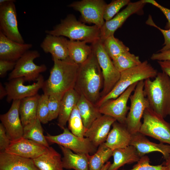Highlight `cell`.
Instances as JSON below:
<instances>
[{
    "label": "cell",
    "instance_id": "6da1fadb",
    "mask_svg": "<svg viewBox=\"0 0 170 170\" xmlns=\"http://www.w3.org/2000/svg\"><path fill=\"white\" fill-rule=\"evenodd\" d=\"M52 58L54 65L42 88L43 94L63 98L66 92L74 88L79 65L69 57L62 60Z\"/></svg>",
    "mask_w": 170,
    "mask_h": 170
},
{
    "label": "cell",
    "instance_id": "7a4b0ae2",
    "mask_svg": "<svg viewBox=\"0 0 170 170\" xmlns=\"http://www.w3.org/2000/svg\"><path fill=\"white\" fill-rule=\"evenodd\" d=\"M103 86L102 71L92 50L88 59L79 65L74 89L95 104L100 98Z\"/></svg>",
    "mask_w": 170,
    "mask_h": 170
},
{
    "label": "cell",
    "instance_id": "3957f363",
    "mask_svg": "<svg viewBox=\"0 0 170 170\" xmlns=\"http://www.w3.org/2000/svg\"><path fill=\"white\" fill-rule=\"evenodd\" d=\"M144 91L150 107L165 118L170 116V78L164 72H158L152 80L144 81Z\"/></svg>",
    "mask_w": 170,
    "mask_h": 170
},
{
    "label": "cell",
    "instance_id": "277c9868",
    "mask_svg": "<svg viewBox=\"0 0 170 170\" xmlns=\"http://www.w3.org/2000/svg\"><path fill=\"white\" fill-rule=\"evenodd\" d=\"M46 34L66 37L69 40L85 41L92 43L100 38V28L94 25L87 26L78 21L74 15L69 14Z\"/></svg>",
    "mask_w": 170,
    "mask_h": 170
},
{
    "label": "cell",
    "instance_id": "5b68a950",
    "mask_svg": "<svg viewBox=\"0 0 170 170\" xmlns=\"http://www.w3.org/2000/svg\"><path fill=\"white\" fill-rule=\"evenodd\" d=\"M157 71L147 60L120 72L119 79L112 90L100 98L95 104L99 108L107 101L115 99L133 84L149 78H155Z\"/></svg>",
    "mask_w": 170,
    "mask_h": 170
},
{
    "label": "cell",
    "instance_id": "8992f818",
    "mask_svg": "<svg viewBox=\"0 0 170 170\" xmlns=\"http://www.w3.org/2000/svg\"><path fill=\"white\" fill-rule=\"evenodd\" d=\"M91 44L92 50L101 69L103 78V86L100 93V99L107 94L113 89L119 79L120 73L117 70L112 59L106 52L100 38Z\"/></svg>",
    "mask_w": 170,
    "mask_h": 170
},
{
    "label": "cell",
    "instance_id": "52a82bcc",
    "mask_svg": "<svg viewBox=\"0 0 170 170\" xmlns=\"http://www.w3.org/2000/svg\"><path fill=\"white\" fill-rule=\"evenodd\" d=\"M144 80L139 81L129 98L130 106L125 125L132 134L139 132L142 123L141 121L144 111L150 107L144 91Z\"/></svg>",
    "mask_w": 170,
    "mask_h": 170
},
{
    "label": "cell",
    "instance_id": "ba28073f",
    "mask_svg": "<svg viewBox=\"0 0 170 170\" xmlns=\"http://www.w3.org/2000/svg\"><path fill=\"white\" fill-rule=\"evenodd\" d=\"M139 132L170 145V123L150 107L145 109Z\"/></svg>",
    "mask_w": 170,
    "mask_h": 170
},
{
    "label": "cell",
    "instance_id": "9c48e42d",
    "mask_svg": "<svg viewBox=\"0 0 170 170\" xmlns=\"http://www.w3.org/2000/svg\"><path fill=\"white\" fill-rule=\"evenodd\" d=\"M40 56L37 50H28L24 54L16 61L14 69L11 72L8 79L23 77L25 81H36L42 72L47 70L44 64L37 65L34 60Z\"/></svg>",
    "mask_w": 170,
    "mask_h": 170
},
{
    "label": "cell",
    "instance_id": "30bf717a",
    "mask_svg": "<svg viewBox=\"0 0 170 170\" xmlns=\"http://www.w3.org/2000/svg\"><path fill=\"white\" fill-rule=\"evenodd\" d=\"M15 2L14 0L0 1V32L11 40L24 43L18 27Z\"/></svg>",
    "mask_w": 170,
    "mask_h": 170
},
{
    "label": "cell",
    "instance_id": "8fae6325",
    "mask_svg": "<svg viewBox=\"0 0 170 170\" xmlns=\"http://www.w3.org/2000/svg\"><path fill=\"white\" fill-rule=\"evenodd\" d=\"M63 130V132L58 135L47 133L45 136L47 141L68 148L76 153L93 154L97 150L98 147L88 138L77 136L66 128Z\"/></svg>",
    "mask_w": 170,
    "mask_h": 170
},
{
    "label": "cell",
    "instance_id": "7c38bea8",
    "mask_svg": "<svg viewBox=\"0 0 170 170\" xmlns=\"http://www.w3.org/2000/svg\"><path fill=\"white\" fill-rule=\"evenodd\" d=\"M107 4L103 0H82L74 2L68 6L80 13L83 22L100 28L105 21L103 15Z\"/></svg>",
    "mask_w": 170,
    "mask_h": 170
},
{
    "label": "cell",
    "instance_id": "4fadbf2b",
    "mask_svg": "<svg viewBox=\"0 0 170 170\" xmlns=\"http://www.w3.org/2000/svg\"><path fill=\"white\" fill-rule=\"evenodd\" d=\"M138 82L131 85L116 99L109 100L103 103L99 108L100 113L112 117L118 122L125 124L129 110L127 103Z\"/></svg>",
    "mask_w": 170,
    "mask_h": 170
},
{
    "label": "cell",
    "instance_id": "5bb4252c",
    "mask_svg": "<svg viewBox=\"0 0 170 170\" xmlns=\"http://www.w3.org/2000/svg\"><path fill=\"white\" fill-rule=\"evenodd\" d=\"M146 4L143 0L130 2L122 10L118 13L110 20L105 21L100 28V39L102 41L113 35L127 19L133 14H144L143 8Z\"/></svg>",
    "mask_w": 170,
    "mask_h": 170
},
{
    "label": "cell",
    "instance_id": "9a60e30c",
    "mask_svg": "<svg viewBox=\"0 0 170 170\" xmlns=\"http://www.w3.org/2000/svg\"><path fill=\"white\" fill-rule=\"evenodd\" d=\"M36 82L28 85L24 84L25 80L23 77H19L9 80L5 83L7 95V101L10 103L12 100L21 99L32 96L37 94L42 88L44 82L43 76L41 74Z\"/></svg>",
    "mask_w": 170,
    "mask_h": 170
},
{
    "label": "cell",
    "instance_id": "2e32d148",
    "mask_svg": "<svg viewBox=\"0 0 170 170\" xmlns=\"http://www.w3.org/2000/svg\"><path fill=\"white\" fill-rule=\"evenodd\" d=\"M20 100H13L8 111L0 116L1 123L11 140L21 138L23 135V127L21 122L19 113Z\"/></svg>",
    "mask_w": 170,
    "mask_h": 170
},
{
    "label": "cell",
    "instance_id": "e0dca14e",
    "mask_svg": "<svg viewBox=\"0 0 170 170\" xmlns=\"http://www.w3.org/2000/svg\"><path fill=\"white\" fill-rule=\"evenodd\" d=\"M48 148L35 141L22 137L11 140L10 145L5 151L33 159L45 153Z\"/></svg>",
    "mask_w": 170,
    "mask_h": 170
},
{
    "label": "cell",
    "instance_id": "ac0fdd59",
    "mask_svg": "<svg viewBox=\"0 0 170 170\" xmlns=\"http://www.w3.org/2000/svg\"><path fill=\"white\" fill-rule=\"evenodd\" d=\"M116 121L112 117L102 115L87 129L84 137L88 138L95 146L98 147L105 142L111 127Z\"/></svg>",
    "mask_w": 170,
    "mask_h": 170
},
{
    "label": "cell",
    "instance_id": "d6986e66",
    "mask_svg": "<svg viewBox=\"0 0 170 170\" xmlns=\"http://www.w3.org/2000/svg\"><path fill=\"white\" fill-rule=\"evenodd\" d=\"M130 145L136 148L140 158L150 153L158 152L161 153L164 159L166 160L170 154V145L151 142L139 132L132 135Z\"/></svg>",
    "mask_w": 170,
    "mask_h": 170
},
{
    "label": "cell",
    "instance_id": "ffe728a7",
    "mask_svg": "<svg viewBox=\"0 0 170 170\" xmlns=\"http://www.w3.org/2000/svg\"><path fill=\"white\" fill-rule=\"evenodd\" d=\"M32 46L31 43H21L11 40L0 32V60L16 62Z\"/></svg>",
    "mask_w": 170,
    "mask_h": 170
},
{
    "label": "cell",
    "instance_id": "44dd1931",
    "mask_svg": "<svg viewBox=\"0 0 170 170\" xmlns=\"http://www.w3.org/2000/svg\"><path fill=\"white\" fill-rule=\"evenodd\" d=\"M68 41L64 37L46 34L40 47L45 53L50 54L52 57L64 60L69 57Z\"/></svg>",
    "mask_w": 170,
    "mask_h": 170
},
{
    "label": "cell",
    "instance_id": "7402d4cb",
    "mask_svg": "<svg viewBox=\"0 0 170 170\" xmlns=\"http://www.w3.org/2000/svg\"><path fill=\"white\" fill-rule=\"evenodd\" d=\"M112 126V128L104 143L105 145L114 150L124 148L130 145L132 134L125 125L116 121Z\"/></svg>",
    "mask_w": 170,
    "mask_h": 170
},
{
    "label": "cell",
    "instance_id": "603a6c76",
    "mask_svg": "<svg viewBox=\"0 0 170 170\" xmlns=\"http://www.w3.org/2000/svg\"><path fill=\"white\" fill-rule=\"evenodd\" d=\"M0 170H39L33 160L7 153L0 152Z\"/></svg>",
    "mask_w": 170,
    "mask_h": 170
},
{
    "label": "cell",
    "instance_id": "cb8c5ba5",
    "mask_svg": "<svg viewBox=\"0 0 170 170\" xmlns=\"http://www.w3.org/2000/svg\"><path fill=\"white\" fill-rule=\"evenodd\" d=\"M63 155V167L66 169L89 170L88 155L89 154L74 153L70 149L59 145Z\"/></svg>",
    "mask_w": 170,
    "mask_h": 170
},
{
    "label": "cell",
    "instance_id": "d4e9b609",
    "mask_svg": "<svg viewBox=\"0 0 170 170\" xmlns=\"http://www.w3.org/2000/svg\"><path fill=\"white\" fill-rule=\"evenodd\" d=\"M74 89H71L66 92L61 99L60 109L58 117V125L63 129L65 128L71 112L76 105L80 97Z\"/></svg>",
    "mask_w": 170,
    "mask_h": 170
},
{
    "label": "cell",
    "instance_id": "484cf974",
    "mask_svg": "<svg viewBox=\"0 0 170 170\" xmlns=\"http://www.w3.org/2000/svg\"><path fill=\"white\" fill-rule=\"evenodd\" d=\"M33 160L39 170H64L61 155L52 147L49 146L45 153Z\"/></svg>",
    "mask_w": 170,
    "mask_h": 170
},
{
    "label": "cell",
    "instance_id": "4316f807",
    "mask_svg": "<svg viewBox=\"0 0 170 170\" xmlns=\"http://www.w3.org/2000/svg\"><path fill=\"white\" fill-rule=\"evenodd\" d=\"M112 156L113 162L108 170H118L125 164L137 162L140 158L136 148L131 145L124 148L113 150Z\"/></svg>",
    "mask_w": 170,
    "mask_h": 170
},
{
    "label": "cell",
    "instance_id": "83f0119b",
    "mask_svg": "<svg viewBox=\"0 0 170 170\" xmlns=\"http://www.w3.org/2000/svg\"><path fill=\"white\" fill-rule=\"evenodd\" d=\"M76 105L84 126L87 129L102 115L99 108L82 95L80 96Z\"/></svg>",
    "mask_w": 170,
    "mask_h": 170
},
{
    "label": "cell",
    "instance_id": "f1b7e54d",
    "mask_svg": "<svg viewBox=\"0 0 170 170\" xmlns=\"http://www.w3.org/2000/svg\"><path fill=\"white\" fill-rule=\"evenodd\" d=\"M40 96L37 94L21 99L19 113L23 127L37 118V108Z\"/></svg>",
    "mask_w": 170,
    "mask_h": 170
},
{
    "label": "cell",
    "instance_id": "f546056e",
    "mask_svg": "<svg viewBox=\"0 0 170 170\" xmlns=\"http://www.w3.org/2000/svg\"><path fill=\"white\" fill-rule=\"evenodd\" d=\"M85 41L68 40V48L69 58L75 63L80 65L84 63L92 52V47Z\"/></svg>",
    "mask_w": 170,
    "mask_h": 170
},
{
    "label": "cell",
    "instance_id": "4dcf8cb0",
    "mask_svg": "<svg viewBox=\"0 0 170 170\" xmlns=\"http://www.w3.org/2000/svg\"><path fill=\"white\" fill-rule=\"evenodd\" d=\"M41 123L37 118L23 127L22 137L39 143L47 148L49 147L43 134Z\"/></svg>",
    "mask_w": 170,
    "mask_h": 170
},
{
    "label": "cell",
    "instance_id": "1f68e13d",
    "mask_svg": "<svg viewBox=\"0 0 170 170\" xmlns=\"http://www.w3.org/2000/svg\"><path fill=\"white\" fill-rule=\"evenodd\" d=\"M113 151L107 147L104 143L99 145L94 153L88 155L89 170H101L112 156Z\"/></svg>",
    "mask_w": 170,
    "mask_h": 170
},
{
    "label": "cell",
    "instance_id": "d6a6232c",
    "mask_svg": "<svg viewBox=\"0 0 170 170\" xmlns=\"http://www.w3.org/2000/svg\"><path fill=\"white\" fill-rule=\"evenodd\" d=\"M112 60L115 67L120 73L135 67L142 62L139 56L129 51L113 58Z\"/></svg>",
    "mask_w": 170,
    "mask_h": 170
},
{
    "label": "cell",
    "instance_id": "836d02e7",
    "mask_svg": "<svg viewBox=\"0 0 170 170\" xmlns=\"http://www.w3.org/2000/svg\"><path fill=\"white\" fill-rule=\"evenodd\" d=\"M102 42L105 49L111 59L129 51V48L114 35L107 38Z\"/></svg>",
    "mask_w": 170,
    "mask_h": 170
},
{
    "label": "cell",
    "instance_id": "e575fe53",
    "mask_svg": "<svg viewBox=\"0 0 170 170\" xmlns=\"http://www.w3.org/2000/svg\"><path fill=\"white\" fill-rule=\"evenodd\" d=\"M68 122L69 129L73 134L79 137H84L87 129L84 126L76 105L73 109Z\"/></svg>",
    "mask_w": 170,
    "mask_h": 170
},
{
    "label": "cell",
    "instance_id": "d590c367",
    "mask_svg": "<svg viewBox=\"0 0 170 170\" xmlns=\"http://www.w3.org/2000/svg\"><path fill=\"white\" fill-rule=\"evenodd\" d=\"M49 95L43 94L40 95L37 110V117L42 123L45 124L48 122V100Z\"/></svg>",
    "mask_w": 170,
    "mask_h": 170
},
{
    "label": "cell",
    "instance_id": "8d00e7d4",
    "mask_svg": "<svg viewBox=\"0 0 170 170\" xmlns=\"http://www.w3.org/2000/svg\"><path fill=\"white\" fill-rule=\"evenodd\" d=\"M130 0H115L107 4L104 13L103 18L105 21L111 19L124 6L127 5Z\"/></svg>",
    "mask_w": 170,
    "mask_h": 170
},
{
    "label": "cell",
    "instance_id": "74e56055",
    "mask_svg": "<svg viewBox=\"0 0 170 170\" xmlns=\"http://www.w3.org/2000/svg\"><path fill=\"white\" fill-rule=\"evenodd\" d=\"M150 162L149 157L145 155L141 157L131 169L123 170H168L167 167L163 164L152 165L150 164Z\"/></svg>",
    "mask_w": 170,
    "mask_h": 170
},
{
    "label": "cell",
    "instance_id": "f35d334b",
    "mask_svg": "<svg viewBox=\"0 0 170 170\" xmlns=\"http://www.w3.org/2000/svg\"><path fill=\"white\" fill-rule=\"evenodd\" d=\"M62 98V97L54 95H49L48 100L49 121L58 117Z\"/></svg>",
    "mask_w": 170,
    "mask_h": 170
},
{
    "label": "cell",
    "instance_id": "ab89813d",
    "mask_svg": "<svg viewBox=\"0 0 170 170\" xmlns=\"http://www.w3.org/2000/svg\"><path fill=\"white\" fill-rule=\"evenodd\" d=\"M145 23L148 25L157 28L162 32L164 37V42L163 44V46L159 51L158 52L170 49V29H163L157 26L154 22L151 16L150 15H149Z\"/></svg>",
    "mask_w": 170,
    "mask_h": 170
},
{
    "label": "cell",
    "instance_id": "60d3db41",
    "mask_svg": "<svg viewBox=\"0 0 170 170\" xmlns=\"http://www.w3.org/2000/svg\"><path fill=\"white\" fill-rule=\"evenodd\" d=\"M146 3L150 4L158 8L164 14L167 20L165 26L166 30L170 29V9L160 5L154 0H143Z\"/></svg>",
    "mask_w": 170,
    "mask_h": 170
},
{
    "label": "cell",
    "instance_id": "b9f144b4",
    "mask_svg": "<svg viewBox=\"0 0 170 170\" xmlns=\"http://www.w3.org/2000/svg\"><path fill=\"white\" fill-rule=\"evenodd\" d=\"M11 140L8 136L5 129L1 123L0 124V150L5 151L10 144Z\"/></svg>",
    "mask_w": 170,
    "mask_h": 170
},
{
    "label": "cell",
    "instance_id": "7bdbcfd3",
    "mask_svg": "<svg viewBox=\"0 0 170 170\" xmlns=\"http://www.w3.org/2000/svg\"><path fill=\"white\" fill-rule=\"evenodd\" d=\"M16 62L12 61L0 60V77H3L8 71L14 69Z\"/></svg>",
    "mask_w": 170,
    "mask_h": 170
},
{
    "label": "cell",
    "instance_id": "ee69618b",
    "mask_svg": "<svg viewBox=\"0 0 170 170\" xmlns=\"http://www.w3.org/2000/svg\"><path fill=\"white\" fill-rule=\"evenodd\" d=\"M150 59L157 61L170 60V49L154 53L151 56Z\"/></svg>",
    "mask_w": 170,
    "mask_h": 170
},
{
    "label": "cell",
    "instance_id": "f6af8a7d",
    "mask_svg": "<svg viewBox=\"0 0 170 170\" xmlns=\"http://www.w3.org/2000/svg\"><path fill=\"white\" fill-rule=\"evenodd\" d=\"M162 71L165 73L170 78V60L157 61Z\"/></svg>",
    "mask_w": 170,
    "mask_h": 170
},
{
    "label": "cell",
    "instance_id": "bcb514c9",
    "mask_svg": "<svg viewBox=\"0 0 170 170\" xmlns=\"http://www.w3.org/2000/svg\"><path fill=\"white\" fill-rule=\"evenodd\" d=\"M7 95V93L5 87H4L1 82L0 83V99H2L5 96Z\"/></svg>",
    "mask_w": 170,
    "mask_h": 170
},
{
    "label": "cell",
    "instance_id": "7dc6e473",
    "mask_svg": "<svg viewBox=\"0 0 170 170\" xmlns=\"http://www.w3.org/2000/svg\"><path fill=\"white\" fill-rule=\"evenodd\" d=\"M165 160V161L162 164L167 167L168 170H170V154L167 158Z\"/></svg>",
    "mask_w": 170,
    "mask_h": 170
},
{
    "label": "cell",
    "instance_id": "c3c4849f",
    "mask_svg": "<svg viewBox=\"0 0 170 170\" xmlns=\"http://www.w3.org/2000/svg\"><path fill=\"white\" fill-rule=\"evenodd\" d=\"M111 163L110 161H108L104 166L101 170H108Z\"/></svg>",
    "mask_w": 170,
    "mask_h": 170
}]
</instances>
